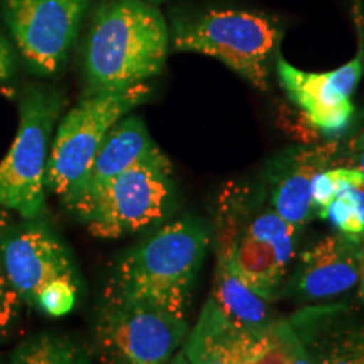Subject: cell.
<instances>
[{"mask_svg": "<svg viewBox=\"0 0 364 364\" xmlns=\"http://www.w3.org/2000/svg\"><path fill=\"white\" fill-rule=\"evenodd\" d=\"M172 194V164L157 149L108 182L80 221L97 238L139 233L167 215Z\"/></svg>", "mask_w": 364, "mask_h": 364, "instance_id": "cell-6", "label": "cell"}, {"mask_svg": "<svg viewBox=\"0 0 364 364\" xmlns=\"http://www.w3.org/2000/svg\"><path fill=\"white\" fill-rule=\"evenodd\" d=\"M356 147H358V152H359V166H358V169L361 171V174L364 177V140L358 139Z\"/></svg>", "mask_w": 364, "mask_h": 364, "instance_id": "cell-28", "label": "cell"}, {"mask_svg": "<svg viewBox=\"0 0 364 364\" xmlns=\"http://www.w3.org/2000/svg\"><path fill=\"white\" fill-rule=\"evenodd\" d=\"M11 220H12V218H11V215H9V213H7V209L0 208V236L6 233L9 228L12 226Z\"/></svg>", "mask_w": 364, "mask_h": 364, "instance_id": "cell-27", "label": "cell"}, {"mask_svg": "<svg viewBox=\"0 0 364 364\" xmlns=\"http://www.w3.org/2000/svg\"><path fill=\"white\" fill-rule=\"evenodd\" d=\"M208 243L206 226L196 218L167 223L122 255L103 300L150 302L186 318Z\"/></svg>", "mask_w": 364, "mask_h": 364, "instance_id": "cell-1", "label": "cell"}, {"mask_svg": "<svg viewBox=\"0 0 364 364\" xmlns=\"http://www.w3.org/2000/svg\"><path fill=\"white\" fill-rule=\"evenodd\" d=\"M318 218L329 221L339 231V235H343L353 243L359 245L364 240V221L356 204L348 196L336 194V198L327 204V208Z\"/></svg>", "mask_w": 364, "mask_h": 364, "instance_id": "cell-20", "label": "cell"}, {"mask_svg": "<svg viewBox=\"0 0 364 364\" xmlns=\"http://www.w3.org/2000/svg\"><path fill=\"white\" fill-rule=\"evenodd\" d=\"M61 108L63 98L54 90L33 88L22 97L19 129L0 161V208L22 220H39L46 211V169Z\"/></svg>", "mask_w": 364, "mask_h": 364, "instance_id": "cell-5", "label": "cell"}, {"mask_svg": "<svg viewBox=\"0 0 364 364\" xmlns=\"http://www.w3.org/2000/svg\"><path fill=\"white\" fill-rule=\"evenodd\" d=\"M289 351H290V364H314V359L309 354L307 348L304 346L302 339L299 338L297 331L289 322Z\"/></svg>", "mask_w": 364, "mask_h": 364, "instance_id": "cell-23", "label": "cell"}, {"mask_svg": "<svg viewBox=\"0 0 364 364\" xmlns=\"http://www.w3.org/2000/svg\"><path fill=\"white\" fill-rule=\"evenodd\" d=\"M91 0H0L4 21L31 70H61Z\"/></svg>", "mask_w": 364, "mask_h": 364, "instance_id": "cell-9", "label": "cell"}, {"mask_svg": "<svg viewBox=\"0 0 364 364\" xmlns=\"http://www.w3.org/2000/svg\"><path fill=\"white\" fill-rule=\"evenodd\" d=\"M359 139H361V140H364V132H363V134H361V136H359Z\"/></svg>", "mask_w": 364, "mask_h": 364, "instance_id": "cell-30", "label": "cell"}, {"mask_svg": "<svg viewBox=\"0 0 364 364\" xmlns=\"http://www.w3.org/2000/svg\"><path fill=\"white\" fill-rule=\"evenodd\" d=\"M216 260H221L263 299L273 300L280 289L287 268L282 265L275 247L255 238L241 226L231 191H225L218 216Z\"/></svg>", "mask_w": 364, "mask_h": 364, "instance_id": "cell-11", "label": "cell"}, {"mask_svg": "<svg viewBox=\"0 0 364 364\" xmlns=\"http://www.w3.org/2000/svg\"><path fill=\"white\" fill-rule=\"evenodd\" d=\"M358 287L359 297L364 302V240L358 247Z\"/></svg>", "mask_w": 364, "mask_h": 364, "instance_id": "cell-25", "label": "cell"}, {"mask_svg": "<svg viewBox=\"0 0 364 364\" xmlns=\"http://www.w3.org/2000/svg\"><path fill=\"white\" fill-rule=\"evenodd\" d=\"M169 27L147 0H110L97 9L85 44L91 93L122 91L162 71Z\"/></svg>", "mask_w": 364, "mask_h": 364, "instance_id": "cell-2", "label": "cell"}, {"mask_svg": "<svg viewBox=\"0 0 364 364\" xmlns=\"http://www.w3.org/2000/svg\"><path fill=\"white\" fill-rule=\"evenodd\" d=\"M238 364H290L289 321L262 329H241L236 341Z\"/></svg>", "mask_w": 364, "mask_h": 364, "instance_id": "cell-17", "label": "cell"}, {"mask_svg": "<svg viewBox=\"0 0 364 364\" xmlns=\"http://www.w3.org/2000/svg\"><path fill=\"white\" fill-rule=\"evenodd\" d=\"M240 331L209 297L182 354L189 364H238L236 341Z\"/></svg>", "mask_w": 364, "mask_h": 364, "instance_id": "cell-15", "label": "cell"}, {"mask_svg": "<svg viewBox=\"0 0 364 364\" xmlns=\"http://www.w3.org/2000/svg\"><path fill=\"white\" fill-rule=\"evenodd\" d=\"M149 97L150 86L140 83L122 91L91 93L71 108L49 150L46 189L61 198L88 169L112 127Z\"/></svg>", "mask_w": 364, "mask_h": 364, "instance_id": "cell-7", "label": "cell"}, {"mask_svg": "<svg viewBox=\"0 0 364 364\" xmlns=\"http://www.w3.org/2000/svg\"><path fill=\"white\" fill-rule=\"evenodd\" d=\"M358 247L343 235L318 240L300 257L290 292L300 300L339 297L358 284Z\"/></svg>", "mask_w": 364, "mask_h": 364, "instance_id": "cell-13", "label": "cell"}, {"mask_svg": "<svg viewBox=\"0 0 364 364\" xmlns=\"http://www.w3.org/2000/svg\"><path fill=\"white\" fill-rule=\"evenodd\" d=\"M0 260L12 289L49 317L76 306L80 277L66 245L38 220H24L0 236Z\"/></svg>", "mask_w": 364, "mask_h": 364, "instance_id": "cell-3", "label": "cell"}, {"mask_svg": "<svg viewBox=\"0 0 364 364\" xmlns=\"http://www.w3.org/2000/svg\"><path fill=\"white\" fill-rule=\"evenodd\" d=\"M11 364H90V353L70 336L44 332L17 346Z\"/></svg>", "mask_w": 364, "mask_h": 364, "instance_id": "cell-18", "label": "cell"}, {"mask_svg": "<svg viewBox=\"0 0 364 364\" xmlns=\"http://www.w3.org/2000/svg\"><path fill=\"white\" fill-rule=\"evenodd\" d=\"M307 351L314 364H364V326L331 332Z\"/></svg>", "mask_w": 364, "mask_h": 364, "instance_id": "cell-19", "label": "cell"}, {"mask_svg": "<svg viewBox=\"0 0 364 364\" xmlns=\"http://www.w3.org/2000/svg\"><path fill=\"white\" fill-rule=\"evenodd\" d=\"M341 167L338 169H322L318 171L312 181V206L317 209V215L321 216L322 211L327 208L332 199L336 198L339 188Z\"/></svg>", "mask_w": 364, "mask_h": 364, "instance_id": "cell-22", "label": "cell"}, {"mask_svg": "<svg viewBox=\"0 0 364 364\" xmlns=\"http://www.w3.org/2000/svg\"><path fill=\"white\" fill-rule=\"evenodd\" d=\"M157 149L142 118L125 115L105 136L85 174L61 196L65 208L81 220L108 182Z\"/></svg>", "mask_w": 364, "mask_h": 364, "instance_id": "cell-12", "label": "cell"}, {"mask_svg": "<svg viewBox=\"0 0 364 364\" xmlns=\"http://www.w3.org/2000/svg\"><path fill=\"white\" fill-rule=\"evenodd\" d=\"M334 152V147L297 150L277 159L268 169L267 182L272 209L299 230L311 220L312 181Z\"/></svg>", "mask_w": 364, "mask_h": 364, "instance_id": "cell-14", "label": "cell"}, {"mask_svg": "<svg viewBox=\"0 0 364 364\" xmlns=\"http://www.w3.org/2000/svg\"><path fill=\"white\" fill-rule=\"evenodd\" d=\"M282 29L270 17L236 9H216L176 26L177 51L211 56L265 91Z\"/></svg>", "mask_w": 364, "mask_h": 364, "instance_id": "cell-4", "label": "cell"}, {"mask_svg": "<svg viewBox=\"0 0 364 364\" xmlns=\"http://www.w3.org/2000/svg\"><path fill=\"white\" fill-rule=\"evenodd\" d=\"M14 59L11 46L7 44L6 38L0 34V81H6L12 76Z\"/></svg>", "mask_w": 364, "mask_h": 364, "instance_id": "cell-24", "label": "cell"}, {"mask_svg": "<svg viewBox=\"0 0 364 364\" xmlns=\"http://www.w3.org/2000/svg\"><path fill=\"white\" fill-rule=\"evenodd\" d=\"M19 295L12 289L11 282L7 280L6 272H4L2 260H0V338L7 334L16 324L21 311Z\"/></svg>", "mask_w": 364, "mask_h": 364, "instance_id": "cell-21", "label": "cell"}, {"mask_svg": "<svg viewBox=\"0 0 364 364\" xmlns=\"http://www.w3.org/2000/svg\"><path fill=\"white\" fill-rule=\"evenodd\" d=\"M354 22H356L359 34V48H361L364 54V11L359 6V2H356V6H354Z\"/></svg>", "mask_w": 364, "mask_h": 364, "instance_id": "cell-26", "label": "cell"}, {"mask_svg": "<svg viewBox=\"0 0 364 364\" xmlns=\"http://www.w3.org/2000/svg\"><path fill=\"white\" fill-rule=\"evenodd\" d=\"M188 336V322L150 302L103 300L95 346L102 364H162Z\"/></svg>", "mask_w": 364, "mask_h": 364, "instance_id": "cell-8", "label": "cell"}, {"mask_svg": "<svg viewBox=\"0 0 364 364\" xmlns=\"http://www.w3.org/2000/svg\"><path fill=\"white\" fill-rule=\"evenodd\" d=\"M169 364H189V363H188V359H186L184 354L179 353L174 359H172V361H171Z\"/></svg>", "mask_w": 364, "mask_h": 364, "instance_id": "cell-29", "label": "cell"}, {"mask_svg": "<svg viewBox=\"0 0 364 364\" xmlns=\"http://www.w3.org/2000/svg\"><path fill=\"white\" fill-rule=\"evenodd\" d=\"M363 61L359 48L356 58L334 71H302L280 56L275 59V68L282 88L304 112L309 124L326 135H339L353 120L351 95L363 76Z\"/></svg>", "mask_w": 364, "mask_h": 364, "instance_id": "cell-10", "label": "cell"}, {"mask_svg": "<svg viewBox=\"0 0 364 364\" xmlns=\"http://www.w3.org/2000/svg\"><path fill=\"white\" fill-rule=\"evenodd\" d=\"M211 299L231 324L240 329H262L275 321L267 299L253 292L221 260H216Z\"/></svg>", "mask_w": 364, "mask_h": 364, "instance_id": "cell-16", "label": "cell"}, {"mask_svg": "<svg viewBox=\"0 0 364 364\" xmlns=\"http://www.w3.org/2000/svg\"><path fill=\"white\" fill-rule=\"evenodd\" d=\"M149 2H159V0H149Z\"/></svg>", "mask_w": 364, "mask_h": 364, "instance_id": "cell-31", "label": "cell"}]
</instances>
